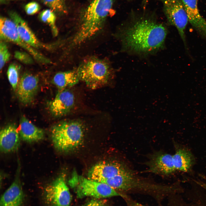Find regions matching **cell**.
<instances>
[{
	"label": "cell",
	"instance_id": "cell-1",
	"mask_svg": "<svg viewBox=\"0 0 206 206\" xmlns=\"http://www.w3.org/2000/svg\"><path fill=\"white\" fill-rule=\"evenodd\" d=\"M116 34L122 48L128 53L149 55L163 48L167 30L152 16L143 15L132 18Z\"/></svg>",
	"mask_w": 206,
	"mask_h": 206
},
{
	"label": "cell",
	"instance_id": "cell-2",
	"mask_svg": "<svg viewBox=\"0 0 206 206\" xmlns=\"http://www.w3.org/2000/svg\"><path fill=\"white\" fill-rule=\"evenodd\" d=\"M113 0H92L83 13L78 30L71 40V48L95 36L103 27Z\"/></svg>",
	"mask_w": 206,
	"mask_h": 206
},
{
	"label": "cell",
	"instance_id": "cell-3",
	"mask_svg": "<svg viewBox=\"0 0 206 206\" xmlns=\"http://www.w3.org/2000/svg\"><path fill=\"white\" fill-rule=\"evenodd\" d=\"M51 137L55 148L62 151L75 149L82 143L84 129L82 123L77 120L63 121L52 128Z\"/></svg>",
	"mask_w": 206,
	"mask_h": 206
},
{
	"label": "cell",
	"instance_id": "cell-4",
	"mask_svg": "<svg viewBox=\"0 0 206 206\" xmlns=\"http://www.w3.org/2000/svg\"><path fill=\"white\" fill-rule=\"evenodd\" d=\"M76 70L80 80L92 89L106 84L112 74L109 64L102 60L96 58L85 60Z\"/></svg>",
	"mask_w": 206,
	"mask_h": 206
},
{
	"label": "cell",
	"instance_id": "cell-5",
	"mask_svg": "<svg viewBox=\"0 0 206 206\" xmlns=\"http://www.w3.org/2000/svg\"><path fill=\"white\" fill-rule=\"evenodd\" d=\"M70 183L71 186L76 188L77 197L80 198L90 197L99 199L115 196L123 198L126 195L105 183L82 177L75 176Z\"/></svg>",
	"mask_w": 206,
	"mask_h": 206
},
{
	"label": "cell",
	"instance_id": "cell-6",
	"mask_svg": "<svg viewBox=\"0 0 206 206\" xmlns=\"http://www.w3.org/2000/svg\"><path fill=\"white\" fill-rule=\"evenodd\" d=\"M133 172L123 163L115 161L102 162L91 168L88 173V178L109 185L117 176Z\"/></svg>",
	"mask_w": 206,
	"mask_h": 206
},
{
	"label": "cell",
	"instance_id": "cell-7",
	"mask_svg": "<svg viewBox=\"0 0 206 206\" xmlns=\"http://www.w3.org/2000/svg\"><path fill=\"white\" fill-rule=\"evenodd\" d=\"M161 1L168 22L176 27L187 48L185 31L189 20L181 0Z\"/></svg>",
	"mask_w": 206,
	"mask_h": 206
},
{
	"label": "cell",
	"instance_id": "cell-8",
	"mask_svg": "<svg viewBox=\"0 0 206 206\" xmlns=\"http://www.w3.org/2000/svg\"><path fill=\"white\" fill-rule=\"evenodd\" d=\"M0 37L2 40L11 41L22 47L37 61L44 64L51 62L49 59L26 43L20 37L16 26L12 20L5 17H0Z\"/></svg>",
	"mask_w": 206,
	"mask_h": 206
},
{
	"label": "cell",
	"instance_id": "cell-9",
	"mask_svg": "<svg viewBox=\"0 0 206 206\" xmlns=\"http://www.w3.org/2000/svg\"><path fill=\"white\" fill-rule=\"evenodd\" d=\"M44 198L49 206H69L72 197L67 186L65 176L62 174L47 186Z\"/></svg>",
	"mask_w": 206,
	"mask_h": 206
},
{
	"label": "cell",
	"instance_id": "cell-10",
	"mask_svg": "<svg viewBox=\"0 0 206 206\" xmlns=\"http://www.w3.org/2000/svg\"><path fill=\"white\" fill-rule=\"evenodd\" d=\"M146 165L148 172L162 175H169L176 170L173 155L161 151L152 154Z\"/></svg>",
	"mask_w": 206,
	"mask_h": 206
},
{
	"label": "cell",
	"instance_id": "cell-11",
	"mask_svg": "<svg viewBox=\"0 0 206 206\" xmlns=\"http://www.w3.org/2000/svg\"><path fill=\"white\" fill-rule=\"evenodd\" d=\"M39 79L36 76L25 73L22 76L17 87V94L21 103L27 105L34 99L38 88Z\"/></svg>",
	"mask_w": 206,
	"mask_h": 206
},
{
	"label": "cell",
	"instance_id": "cell-12",
	"mask_svg": "<svg viewBox=\"0 0 206 206\" xmlns=\"http://www.w3.org/2000/svg\"><path fill=\"white\" fill-rule=\"evenodd\" d=\"M75 98L72 92L67 89L59 90L49 103V109L53 116L59 117L70 112L74 105Z\"/></svg>",
	"mask_w": 206,
	"mask_h": 206
},
{
	"label": "cell",
	"instance_id": "cell-13",
	"mask_svg": "<svg viewBox=\"0 0 206 206\" xmlns=\"http://www.w3.org/2000/svg\"><path fill=\"white\" fill-rule=\"evenodd\" d=\"M189 22L206 40V21L200 15L197 7L198 0H181Z\"/></svg>",
	"mask_w": 206,
	"mask_h": 206
},
{
	"label": "cell",
	"instance_id": "cell-14",
	"mask_svg": "<svg viewBox=\"0 0 206 206\" xmlns=\"http://www.w3.org/2000/svg\"><path fill=\"white\" fill-rule=\"evenodd\" d=\"M9 15L16 26L19 35L25 42L34 48H46L47 46L39 40L27 23L17 13L11 11Z\"/></svg>",
	"mask_w": 206,
	"mask_h": 206
},
{
	"label": "cell",
	"instance_id": "cell-15",
	"mask_svg": "<svg viewBox=\"0 0 206 206\" xmlns=\"http://www.w3.org/2000/svg\"><path fill=\"white\" fill-rule=\"evenodd\" d=\"M0 147L1 152L8 153L16 150L20 144L19 135L15 124H9L0 132Z\"/></svg>",
	"mask_w": 206,
	"mask_h": 206
},
{
	"label": "cell",
	"instance_id": "cell-16",
	"mask_svg": "<svg viewBox=\"0 0 206 206\" xmlns=\"http://www.w3.org/2000/svg\"><path fill=\"white\" fill-rule=\"evenodd\" d=\"M18 173L15 180L4 192L0 200V206H21L23 193Z\"/></svg>",
	"mask_w": 206,
	"mask_h": 206
},
{
	"label": "cell",
	"instance_id": "cell-17",
	"mask_svg": "<svg viewBox=\"0 0 206 206\" xmlns=\"http://www.w3.org/2000/svg\"><path fill=\"white\" fill-rule=\"evenodd\" d=\"M18 131L21 139L27 142L40 140L45 136L43 129L36 126L23 116L21 118Z\"/></svg>",
	"mask_w": 206,
	"mask_h": 206
},
{
	"label": "cell",
	"instance_id": "cell-18",
	"mask_svg": "<svg viewBox=\"0 0 206 206\" xmlns=\"http://www.w3.org/2000/svg\"><path fill=\"white\" fill-rule=\"evenodd\" d=\"M80 80L76 70L57 73L53 77V82L59 90H61L74 86Z\"/></svg>",
	"mask_w": 206,
	"mask_h": 206
},
{
	"label": "cell",
	"instance_id": "cell-19",
	"mask_svg": "<svg viewBox=\"0 0 206 206\" xmlns=\"http://www.w3.org/2000/svg\"><path fill=\"white\" fill-rule=\"evenodd\" d=\"M173 157L176 170L182 172H186L189 170L193 162L191 153L183 148L177 149Z\"/></svg>",
	"mask_w": 206,
	"mask_h": 206
},
{
	"label": "cell",
	"instance_id": "cell-20",
	"mask_svg": "<svg viewBox=\"0 0 206 206\" xmlns=\"http://www.w3.org/2000/svg\"><path fill=\"white\" fill-rule=\"evenodd\" d=\"M39 18L42 21L49 25L54 36L57 35L58 30L55 24L56 16L52 10L49 9L43 10L40 13Z\"/></svg>",
	"mask_w": 206,
	"mask_h": 206
},
{
	"label": "cell",
	"instance_id": "cell-21",
	"mask_svg": "<svg viewBox=\"0 0 206 206\" xmlns=\"http://www.w3.org/2000/svg\"><path fill=\"white\" fill-rule=\"evenodd\" d=\"M19 69L18 66L13 63L9 65L7 71L8 80L14 91L17 89L19 83Z\"/></svg>",
	"mask_w": 206,
	"mask_h": 206
},
{
	"label": "cell",
	"instance_id": "cell-22",
	"mask_svg": "<svg viewBox=\"0 0 206 206\" xmlns=\"http://www.w3.org/2000/svg\"><path fill=\"white\" fill-rule=\"evenodd\" d=\"M44 3L53 11L62 13H66V8L64 0H42Z\"/></svg>",
	"mask_w": 206,
	"mask_h": 206
},
{
	"label": "cell",
	"instance_id": "cell-23",
	"mask_svg": "<svg viewBox=\"0 0 206 206\" xmlns=\"http://www.w3.org/2000/svg\"><path fill=\"white\" fill-rule=\"evenodd\" d=\"M11 55L6 43L1 41L0 43V69L3 68L6 63L9 60Z\"/></svg>",
	"mask_w": 206,
	"mask_h": 206
},
{
	"label": "cell",
	"instance_id": "cell-24",
	"mask_svg": "<svg viewBox=\"0 0 206 206\" xmlns=\"http://www.w3.org/2000/svg\"><path fill=\"white\" fill-rule=\"evenodd\" d=\"M14 56L17 59L25 64H31L33 62L30 56L23 52L17 51L15 53Z\"/></svg>",
	"mask_w": 206,
	"mask_h": 206
},
{
	"label": "cell",
	"instance_id": "cell-25",
	"mask_svg": "<svg viewBox=\"0 0 206 206\" xmlns=\"http://www.w3.org/2000/svg\"><path fill=\"white\" fill-rule=\"evenodd\" d=\"M40 7L37 2L32 1L27 4L25 7V11L29 15H33L37 12L40 9Z\"/></svg>",
	"mask_w": 206,
	"mask_h": 206
},
{
	"label": "cell",
	"instance_id": "cell-26",
	"mask_svg": "<svg viewBox=\"0 0 206 206\" xmlns=\"http://www.w3.org/2000/svg\"><path fill=\"white\" fill-rule=\"evenodd\" d=\"M84 206H108L106 203L100 199L94 198L87 202Z\"/></svg>",
	"mask_w": 206,
	"mask_h": 206
},
{
	"label": "cell",
	"instance_id": "cell-27",
	"mask_svg": "<svg viewBox=\"0 0 206 206\" xmlns=\"http://www.w3.org/2000/svg\"><path fill=\"white\" fill-rule=\"evenodd\" d=\"M126 205L127 206H147L140 204L131 199L127 200Z\"/></svg>",
	"mask_w": 206,
	"mask_h": 206
},
{
	"label": "cell",
	"instance_id": "cell-28",
	"mask_svg": "<svg viewBox=\"0 0 206 206\" xmlns=\"http://www.w3.org/2000/svg\"><path fill=\"white\" fill-rule=\"evenodd\" d=\"M148 1V0H143L142 1V5L143 8L144 9Z\"/></svg>",
	"mask_w": 206,
	"mask_h": 206
},
{
	"label": "cell",
	"instance_id": "cell-29",
	"mask_svg": "<svg viewBox=\"0 0 206 206\" xmlns=\"http://www.w3.org/2000/svg\"><path fill=\"white\" fill-rule=\"evenodd\" d=\"M199 184L206 190V184L204 183H199Z\"/></svg>",
	"mask_w": 206,
	"mask_h": 206
},
{
	"label": "cell",
	"instance_id": "cell-30",
	"mask_svg": "<svg viewBox=\"0 0 206 206\" xmlns=\"http://www.w3.org/2000/svg\"><path fill=\"white\" fill-rule=\"evenodd\" d=\"M4 0H0L1 2H3Z\"/></svg>",
	"mask_w": 206,
	"mask_h": 206
},
{
	"label": "cell",
	"instance_id": "cell-31",
	"mask_svg": "<svg viewBox=\"0 0 206 206\" xmlns=\"http://www.w3.org/2000/svg\"></svg>",
	"mask_w": 206,
	"mask_h": 206
}]
</instances>
